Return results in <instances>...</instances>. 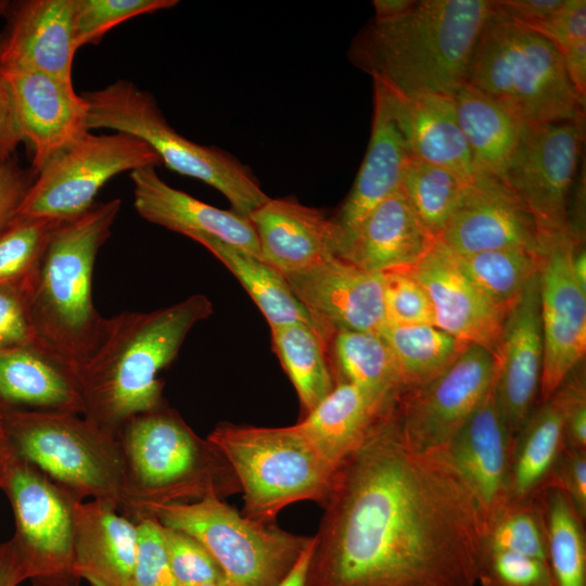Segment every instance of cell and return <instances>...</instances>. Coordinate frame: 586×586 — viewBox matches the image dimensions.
I'll return each mask as SVG.
<instances>
[{"label":"cell","mask_w":586,"mask_h":586,"mask_svg":"<svg viewBox=\"0 0 586 586\" xmlns=\"http://www.w3.org/2000/svg\"><path fill=\"white\" fill-rule=\"evenodd\" d=\"M133 207L145 220L201 243L215 239L260 259L255 229L247 217L204 203L167 184L155 167L130 173Z\"/></svg>","instance_id":"603a6c76"},{"label":"cell","mask_w":586,"mask_h":586,"mask_svg":"<svg viewBox=\"0 0 586 586\" xmlns=\"http://www.w3.org/2000/svg\"><path fill=\"white\" fill-rule=\"evenodd\" d=\"M27 579L12 539L0 545V586H17Z\"/></svg>","instance_id":"9f6ffc18"},{"label":"cell","mask_w":586,"mask_h":586,"mask_svg":"<svg viewBox=\"0 0 586 586\" xmlns=\"http://www.w3.org/2000/svg\"><path fill=\"white\" fill-rule=\"evenodd\" d=\"M494 377V355L470 344L442 374L404 392L397 407L408 442L422 451H444L481 405Z\"/></svg>","instance_id":"5bb4252c"},{"label":"cell","mask_w":586,"mask_h":586,"mask_svg":"<svg viewBox=\"0 0 586 586\" xmlns=\"http://www.w3.org/2000/svg\"><path fill=\"white\" fill-rule=\"evenodd\" d=\"M381 273L386 324L435 326L431 298L409 268L392 269Z\"/></svg>","instance_id":"ee69618b"},{"label":"cell","mask_w":586,"mask_h":586,"mask_svg":"<svg viewBox=\"0 0 586 586\" xmlns=\"http://www.w3.org/2000/svg\"><path fill=\"white\" fill-rule=\"evenodd\" d=\"M1 413V430L16 457L82 500H102L122 509L124 464L116 434L74 412Z\"/></svg>","instance_id":"9c48e42d"},{"label":"cell","mask_w":586,"mask_h":586,"mask_svg":"<svg viewBox=\"0 0 586 586\" xmlns=\"http://www.w3.org/2000/svg\"><path fill=\"white\" fill-rule=\"evenodd\" d=\"M584 142V117L525 126L501 179L542 234L569 229V200Z\"/></svg>","instance_id":"4fadbf2b"},{"label":"cell","mask_w":586,"mask_h":586,"mask_svg":"<svg viewBox=\"0 0 586 586\" xmlns=\"http://www.w3.org/2000/svg\"><path fill=\"white\" fill-rule=\"evenodd\" d=\"M207 438L235 473L244 517L275 522L289 505L303 500L324 505L337 469L294 424L266 428L221 422Z\"/></svg>","instance_id":"52a82bcc"},{"label":"cell","mask_w":586,"mask_h":586,"mask_svg":"<svg viewBox=\"0 0 586 586\" xmlns=\"http://www.w3.org/2000/svg\"><path fill=\"white\" fill-rule=\"evenodd\" d=\"M146 518L195 538L221 569L226 586H278L313 540L249 519L213 496L156 506Z\"/></svg>","instance_id":"30bf717a"},{"label":"cell","mask_w":586,"mask_h":586,"mask_svg":"<svg viewBox=\"0 0 586 586\" xmlns=\"http://www.w3.org/2000/svg\"><path fill=\"white\" fill-rule=\"evenodd\" d=\"M63 220L16 217L0 232V288L31 290L52 233Z\"/></svg>","instance_id":"ab89813d"},{"label":"cell","mask_w":586,"mask_h":586,"mask_svg":"<svg viewBox=\"0 0 586 586\" xmlns=\"http://www.w3.org/2000/svg\"><path fill=\"white\" fill-rule=\"evenodd\" d=\"M570 81L577 93L586 94V40L575 42L560 51Z\"/></svg>","instance_id":"11a10c76"},{"label":"cell","mask_w":586,"mask_h":586,"mask_svg":"<svg viewBox=\"0 0 586 586\" xmlns=\"http://www.w3.org/2000/svg\"><path fill=\"white\" fill-rule=\"evenodd\" d=\"M469 181L446 167L410 156L400 189L423 226L438 239Z\"/></svg>","instance_id":"f35d334b"},{"label":"cell","mask_w":586,"mask_h":586,"mask_svg":"<svg viewBox=\"0 0 586 586\" xmlns=\"http://www.w3.org/2000/svg\"><path fill=\"white\" fill-rule=\"evenodd\" d=\"M494 14L489 0H421L403 14L374 20L349 58L392 92L453 95L467 78L477 39Z\"/></svg>","instance_id":"3957f363"},{"label":"cell","mask_w":586,"mask_h":586,"mask_svg":"<svg viewBox=\"0 0 586 586\" xmlns=\"http://www.w3.org/2000/svg\"><path fill=\"white\" fill-rule=\"evenodd\" d=\"M563 491L577 513L586 519V450L564 447L543 487Z\"/></svg>","instance_id":"c3c4849f"},{"label":"cell","mask_w":586,"mask_h":586,"mask_svg":"<svg viewBox=\"0 0 586 586\" xmlns=\"http://www.w3.org/2000/svg\"><path fill=\"white\" fill-rule=\"evenodd\" d=\"M583 362L559 386L565 399L564 447L586 450V381Z\"/></svg>","instance_id":"681fc988"},{"label":"cell","mask_w":586,"mask_h":586,"mask_svg":"<svg viewBox=\"0 0 586 586\" xmlns=\"http://www.w3.org/2000/svg\"><path fill=\"white\" fill-rule=\"evenodd\" d=\"M493 355L496 400L514 438L539 399L544 360L539 272L509 309Z\"/></svg>","instance_id":"ac0fdd59"},{"label":"cell","mask_w":586,"mask_h":586,"mask_svg":"<svg viewBox=\"0 0 586 586\" xmlns=\"http://www.w3.org/2000/svg\"><path fill=\"white\" fill-rule=\"evenodd\" d=\"M570 230L542 234L539 268L544 360L539 402L547 400L586 352V291L572 270L576 244Z\"/></svg>","instance_id":"9a60e30c"},{"label":"cell","mask_w":586,"mask_h":586,"mask_svg":"<svg viewBox=\"0 0 586 586\" xmlns=\"http://www.w3.org/2000/svg\"><path fill=\"white\" fill-rule=\"evenodd\" d=\"M161 163L154 150L138 137L88 131L42 166L17 217L74 219L95 203L100 189L114 176Z\"/></svg>","instance_id":"7c38bea8"},{"label":"cell","mask_w":586,"mask_h":586,"mask_svg":"<svg viewBox=\"0 0 586 586\" xmlns=\"http://www.w3.org/2000/svg\"><path fill=\"white\" fill-rule=\"evenodd\" d=\"M572 270L579 286L586 291V253L582 243L575 245L572 258Z\"/></svg>","instance_id":"91938a15"},{"label":"cell","mask_w":586,"mask_h":586,"mask_svg":"<svg viewBox=\"0 0 586 586\" xmlns=\"http://www.w3.org/2000/svg\"><path fill=\"white\" fill-rule=\"evenodd\" d=\"M438 240L457 255L501 249L542 252V233L530 211L501 178L484 173L466 184Z\"/></svg>","instance_id":"e0dca14e"},{"label":"cell","mask_w":586,"mask_h":586,"mask_svg":"<svg viewBox=\"0 0 586 586\" xmlns=\"http://www.w3.org/2000/svg\"><path fill=\"white\" fill-rule=\"evenodd\" d=\"M328 356L335 384L351 383L387 399L404 392L395 356L379 332L337 330Z\"/></svg>","instance_id":"d6a6232c"},{"label":"cell","mask_w":586,"mask_h":586,"mask_svg":"<svg viewBox=\"0 0 586 586\" xmlns=\"http://www.w3.org/2000/svg\"><path fill=\"white\" fill-rule=\"evenodd\" d=\"M380 333L395 356L404 392L442 374L470 345L434 324H385Z\"/></svg>","instance_id":"d590c367"},{"label":"cell","mask_w":586,"mask_h":586,"mask_svg":"<svg viewBox=\"0 0 586 586\" xmlns=\"http://www.w3.org/2000/svg\"><path fill=\"white\" fill-rule=\"evenodd\" d=\"M213 314L203 294L156 310L103 318L77 371L84 413L114 434L132 417L162 406L160 371L178 355L191 329Z\"/></svg>","instance_id":"7a4b0ae2"},{"label":"cell","mask_w":586,"mask_h":586,"mask_svg":"<svg viewBox=\"0 0 586 586\" xmlns=\"http://www.w3.org/2000/svg\"><path fill=\"white\" fill-rule=\"evenodd\" d=\"M538 498L553 585L586 586L585 520L559 488L546 487L538 493Z\"/></svg>","instance_id":"8d00e7d4"},{"label":"cell","mask_w":586,"mask_h":586,"mask_svg":"<svg viewBox=\"0 0 586 586\" xmlns=\"http://www.w3.org/2000/svg\"><path fill=\"white\" fill-rule=\"evenodd\" d=\"M138 551L129 586H178L171 573L160 523L154 518L137 522Z\"/></svg>","instance_id":"bcb514c9"},{"label":"cell","mask_w":586,"mask_h":586,"mask_svg":"<svg viewBox=\"0 0 586 586\" xmlns=\"http://www.w3.org/2000/svg\"><path fill=\"white\" fill-rule=\"evenodd\" d=\"M272 346L292 382L303 417L308 415L335 386L328 356V342L307 323L270 328Z\"/></svg>","instance_id":"e575fe53"},{"label":"cell","mask_w":586,"mask_h":586,"mask_svg":"<svg viewBox=\"0 0 586 586\" xmlns=\"http://www.w3.org/2000/svg\"><path fill=\"white\" fill-rule=\"evenodd\" d=\"M36 174L23 168L15 155L0 161V232L16 217Z\"/></svg>","instance_id":"f907efd6"},{"label":"cell","mask_w":586,"mask_h":586,"mask_svg":"<svg viewBox=\"0 0 586 586\" xmlns=\"http://www.w3.org/2000/svg\"><path fill=\"white\" fill-rule=\"evenodd\" d=\"M2 71L21 135L31 151L30 168L37 175L49 160L89 131V106L73 81L29 69Z\"/></svg>","instance_id":"d6986e66"},{"label":"cell","mask_w":586,"mask_h":586,"mask_svg":"<svg viewBox=\"0 0 586 586\" xmlns=\"http://www.w3.org/2000/svg\"><path fill=\"white\" fill-rule=\"evenodd\" d=\"M120 206L119 199L95 202L80 216L62 221L28 295L35 348L75 378L103 321L93 304V267Z\"/></svg>","instance_id":"277c9868"},{"label":"cell","mask_w":586,"mask_h":586,"mask_svg":"<svg viewBox=\"0 0 586 586\" xmlns=\"http://www.w3.org/2000/svg\"><path fill=\"white\" fill-rule=\"evenodd\" d=\"M535 31L550 40L560 51L586 40V1L564 0L551 18Z\"/></svg>","instance_id":"816d5d0a"},{"label":"cell","mask_w":586,"mask_h":586,"mask_svg":"<svg viewBox=\"0 0 586 586\" xmlns=\"http://www.w3.org/2000/svg\"><path fill=\"white\" fill-rule=\"evenodd\" d=\"M436 240L399 188L366 216L335 255L365 270L384 272L412 267Z\"/></svg>","instance_id":"d4e9b609"},{"label":"cell","mask_w":586,"mask_h":586,"mask_svg":"<svg viewBox=\"0 0 586 586\" xmlns=\"http://www.w3.org/2000/svg\"><path fill=\"white\" fill-rule=\"evenodd\" d=\"M0 40V66L40 72L73 81L78 49L74 29V0L11 2Z\"/></svg>","instance_id":"7402d4cb"},{"label":"cell","mask_w":586,"mask_h":586,"mask_svg":"<svg viewBox=\"0 0 586 586\" xmlns=\"http://www.w3.org/2000/svg\"><path fill=\"white\" fill-rule=\"evenodd\" d=\"M239 280L270 328L290 323L315 327L311 317L293 294L284 276L265 260L215 239L200 243Z\"/></svg>","instance_id":"836d02e7"},{"label":"cell","mask_w":586,"mask_h":586,"mask_svg":"<svg viewBox=\"0 0 586 586\" xmlns=\"http://www.w3.org/2000/svg\"><path fill=\"white\" fill-rule=\"evenodd\" d=\"M203 586H226V585H220V584H208V585H203Z\"/></svg>","instance_id":"be15d7a7"},{"label":"cell","mask_w":586,"mask_h":586,"mask_svg":"<svg viewBox=\"0 0 586 586\" xmlns=\"http://www.w3.org/2000/svg\"><path fill=\"white\" fill-rule=\"evenodd\" d=\"M565 399L560 387L527 417L514 437L508 500L537 496L564 448Z\"/></svg>","instance_id":"4dcf8cb0"},{"label":"cell","mask_w":586,"mask_h":586,"mask_svg":"<svg viewBox=\"0 0 586 586\" xmlns=\"http://www.w3.org/2000/svg\"><path fill=\"white\" fill-rule=\"evenodd\" d=\"M14 454L11 449V446L3 433L0 430V488L3 484L9 464L13 458Z\"/></svg>","instance_id":"94428289"},{"label":"cell","mask_w":586,"mask_h":586,"mask_svg":"<svg viewBox=\"0 0 586 586\" xmlns=\"http://www.w3.org/2000/svg\"><path fill=\"white\" fill-rule=\"evenodd\" d=\"M373 117L366 155L349 193L331 217L335 252L377 205L400 188L405 165L411 156L382 86L373 81Z\"/></svg>","instance_id":"cb8c5ba5"},{"label":"cell","mask_w":586,"mask_h":586,"mask_svg":"<svg viewBox=\"0 0 586 586\" xmlns=\"http://www.w3.org/2000/svg\"><path fill=\"white\" fill-rule=\"evenodd\" d=\"M381 86L411 156L446 167L466 180L476 175L453 95H402Z\"/></svg>","instance_id":"83f0119b"},{"label":"cell","mask_w":586,"mask_h":586,"mask_svg":"<svg viewBox=\"0 0 586 586\" xmlns=\"http://www.w3.org/2000/svg\"><path fill=\"white\" fill-rule=\"evenodd\" d=\"M160 530L167 560L178 586L226 585L221 569L195 538L183 531L161 523Z\"/></svg>","instance_id":"7bdbcfd3"},{"label":"cell","mask_w":586,"mask_h":586,"mask_svg":"<svg viewBox=\"0 0 586 586\" xmlns=\"http://www.w3.org/2000/svg\"><path fill=\"white\" fill-rule=\"evenodd\" d=\"M482 548L508 550L548 562L538 495L523 500H507L486 524Z\"/></svg>","instance_id":"60d3db41"},{"label":"cell","mask_w":586,"mask_h":586,"mask_svg":"<svg viewBox=\"0 0 586 586\" xmlns=\"http://www.w3.org/2000/svg\"><path fill=\"white\" fill-rule=\"evenodd\" d=\"M564 0H496L494 12L512 22L537 29L561 8Z\"/></svg>","instance_id":"f5cc1de1"},{"label":"cell","mask_w":586,"mask_h":586,"mask_svg":"<svg viewBox=\"0 0 586 586\" xmlns=\"http://www.w3.org/2000/svg\"><path fill=\"white\" fill-rule=\"evenodd\" d=\"M398 399L374 395L354 384L334 388L296 424L311 446L334 468L364 441L377 420Z\"/></svg>","instance_id":"f1b7e54d"},{"label":"cell","mask_w":586,"mask_h":586,"mask_svg":"<svg viewBox=\"0 0 586 586\" xmlns=\"http://www.w3.org/2000/svg\"><path fill=\"white\" fill-rule=\"evenodd\" d=\"M454 255L470 280L495 303L507 309L514 305L540 268V253L526 249Z\"/></svg>","instance_id":"74e56055"},{"label":"cell","mask_w":586,"mask_h":586,"mask_svg":"<svg viewBox=\"0 0 586 586\" xmlns=\"http://www.w3.org/2000/svg\"><path fill=\"white\" fill-rule=\"evenodd\" d=\"M1 428H2V413L0 411V430H1Z\"/></svg>","instance_id":"e7e4bbea"},{"label":"cell","mask_w":586,"mask_h":586,"mask_svg":"<svg viewBox=\"0 0 586 586\" xmlns=\"http://www.w3.org/2000/svg\"><path fill=\"white\" fill-rule=\"evenodd\" d=\"M283 276L328 342L337 330L380 333L386 324L381 272L334 255Z\"/></svg>","instance_id":"2e32d148"},{"label":"cell","mask_w":586,"mask_h":586,"mask_svg":"<svg viewBox=\"0 0 586 586\" xmlns=\"http://www.w3.org/2000/svg\"><path fill=\"white\" fill-rule=\"evenodd\" d=\"M84 413L76 378L35 347L0 348V411Z\"/></svg>","instance_id":"f546056e"},{"label":"cell","mask_w":586,"mask_h":586,"mask_svg":"<svg viewBox=\"0 0 586 586\" xmlns=\"http://www.w3.org/2000/svg\"><path fill=\"white\" fill-rule=\"evenodd\" d=\"M513 442L493 383L481 405L443 451L472 494L484 531L508 500Z\"/></svg>","instance_id":"44dd1931"},{"label":"cell","mask_w":586,"mask_h":586,"mask_svg":"<svg viewBox=\"0 0 586 586\" xmlns=\"http://www.w3.org/2000/svg\"><path fill=\"white\" fill-rule=\"evenodd\" d=\"M10 4V1L0 0V17L7 15Z\"/></svg>","instance_id":"6125c7cd"},{"label":"cell","mask_w":586,"mask_h":586,"mask_svg":"<svg viewBox=\"0 0 586 586\" xmlns=\"http://www.w3.org/2000/svg\"><path fill=\"white\" fill-rule=\"evenodd\" d=\"M178 3L177 0H74L77 47L97 44L109 30L123 22Z\"/></svg>","instance_id":"b9f144b4"},{"label":"cell","mask_w":586,"mask_h":586,"mask_svg":"<svg viewBox=\"0 0 586 586\" xmlns=\"http://www.w3.org/2000/svg\"><path fill=\"white\" fill-rule=\"evenodd\" d=\"M415 3V0H374L372 2L375 11V20H387L396 17Z\"/></svg>","instance_id":"680465c9"},{"label":"cell","mask_w":586,"mask_h":586,"mask_svg":"<svg viewBox=\"0 0 586 586\" xmlns=\"http://www.w3.org/2000/svg\"><path fill=\"white\" fill-rule=\"evenodd\" d=\"M27 302L23 291L0 288V348L36 346Z\"/></svg>","instance_id":"7dc6e473"},{"label":"cell","mask_w":586,"mask_h":586,"mask_svg":"<svg viewBox=\"0 0 586 586\" xmlns=\"http://www.w3.org/2000/svg\"><path fill=\"white\" fill-rule=\"evenodd\" d=\"M409 270L431 298L437 328L494 354L509 309L470 280L449 249L437 239Z\"/></svg>","instance_id":"ffe728a7"},{"label":"cell","mask_w":586,"mask_h":586,"mask_svg":"<svg viewBox=\"0 0 586 586\" xmlns=\"http://www.w3.org/2000/svg\"><path fill=\"white\" fill-rule=\"evenodd\" d=\"M466 81L523 126L584 117L560 50L542 34L497 15L484 25Z\"/></svg>","instance_id":"8992f818"},{"label":"cell","mask_w":586,"mask_h":586,"mask_svg":"<svg viewBox=\"0 0 586 586\" xmlns=\"http://www.w3.org/2000/svg\"><path fill=\"white\" fill-rule=\"evenodd\" d=\"M477 583L482 586H555L547 561L485 548L479 558Z\"/></svg>","instance_id":"f6af8a7d"},{"label":"cell","mask_w":586,"mask_h":586,"mask_svg":"<svg viewBox=\"0 0 586 586\" xmlns=\"http://www.w3.org/2000/svg\"><path fill=\"white\" fill-rule=\"evenodd\" d=\"M314 537L310 545L301 555L292 570L278 586H306V575L313 550Z\"/></svg>","instance_id":"6f0895ef"},{"label":"cell","mask_w":586,"mask_h":586,"mask_svg":"<svg viewBox=\"0 0 586 586\" xmlns=\"http://www.w3.org/2000/svg\"><path fill=\"white\" fill-rule=\"evenodd\" d=\"M113 504L79 501L75 510V571L91 586H129L137 551V522Z\"/></svg>","instance_id":"4316f807"},{"label":"cell","mask_w":586,"mask_h":586,"mask_svg":"<svg viewBox=\"0 0 586 586\" xmlns=\"http://www.w3.org/2000/svg\"><path fill=\"white\" fill-rule=\"evenodd\" d=\"M249 219L263 260L282 275L304 270L335 255L331 217L293 198H269Z\"/></svg>","instance_id":"484cf974"},{"label":"cell","mask_w":586,"mask_h":586,"mask_svg":"<svg viewBox=\"0 0 586 586\" xmlns=\"http://www.w3.org/2000/svg\"><path fill=\"white\" fill-rule=\"evenodd\" d=\"M124 464L122 511L138 522L150 508L224 499L241 493L235 473L206 437L166 404L126 421L116 433Z\"/></svg>","instance_id":"5b68a950"},{"label":"cell","mask_w":586,"mask_h":586,"mask_svg":"<svg viewBox=\"0 0 586 586\" xmlns=\"http://www.w3.org/2000/svg\"><path fill=\"white\" fill-rule=\"evenodd\" d=\"M89 106L88 128L126 132L146 142L169 169L217 189L232 211L247 217L269 196L249 167L229 153L193 142L165 119L154 97L129 80L81 93Z\"/></svg>","instance_id":"ba28073f"},{"label":"cell","mask_w":586,"mask_h":586,"mask_svg":"<svg viewBox=\"0 0 586 586\" xmlns=\"http://www.w3.org/2000/svg\"><path fill=\"white\" fill-rule=\"evenodd\" d=\"M306 586H477L484 522L443 451L406 438L396 404L339 466Z\"/></svg>","instance_id":"6da1fadb"},{"label":"cell","mask_w":586,"mask_h":586,"mask_svg":"<svg viewBox=\"0 0 586 586\" xmlns=\"http://www.w3.org/2000/svg\"><path fill=\"white\" fill-rule=\"evenodd\" d=\"M21 142L24 140L18 128L11 90L0 66V161L13 156Z\"/></svg>","instance_id":"db71d44e"},{"label":"cell","mask_w":586,"mask_h":586,"mask_svg":"<svg viewBox=\"0 0 586 586\" xmlns=\"http://www.w3.org/2000/svg\"><path fill=\"white\" fill-rule=\"evenodd\" d=\"M453 98L476 174L501 178L525 126L467 81L458 87Z\"/></svg>","instance_id":"1f68e13d"},{"label":"cell","mask_w":586,"mask_h":586,"mask_svg":"<svg viewBox=\"0 0 586 586\" xmlns=\"http://www.w3.org/2000/svg\"><path fill=\"white\" fill-rule=\"evenodd\" d=\"M11 505V538L33 586H79L75 510L82 499L31 463L13 456L1 488Z\"/></svg>","instance_id":"8fae6325"}]
</instances>
